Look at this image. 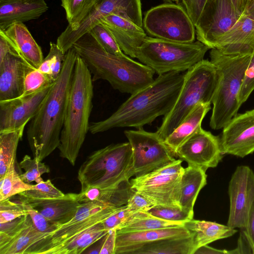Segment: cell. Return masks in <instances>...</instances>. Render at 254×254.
Instances as JSON below:
<instances>
[{
	"label": "cell",
	"mask_w": 254,
	"mask_h": 254,
	"mask_svg": "<svg viewBox=\"0 0 254 254\" xmlns=\"http://www.w3.org/2000/svg\"><path fill=\"white\" fill-rule=\"evenodd\" d=\"M185 74L172 71L158 75L150 85L131 94L108 118L91 123L89 132L96 134L123 127L138 129L151 124L159 116H166L176 102Z\"/></svg>",
	"instance_id": "cell-1"
},
{
	"label": "cell",
	"mask_w": 254,
	"mask_h": 254,
	"mask_svg": "<svg viewBox=\"0 0 254 254\" xmlns=\"http://www.w3.org/2000/svg\"><path fill=\"white\" fill-rule=\"evenodd\" d=\"M77 54L73 46L65 53L61 73L37 112L29 121L27 137L33 158L42 161L60 143L67 100Z\"/></svg>",
	"instance_id": "cell-2"
},
{
	"label": "cell",
	"mask_w": 254,
	"mask_h": 254,
	"mask_svg": "<svg viewBox=\"0 0 254 254\" xmlns=\"http://www.w3.org/2000/svg\"><path fill=\"white\" fill-rule=\"evenodd\" d=\"M72 46L89 69L93 81L105 80L114 89L132 94L154 80L152 69L127 55L118 56L108 53L90 32Z\"/></svg>",
	"instance_id": "cell-3"
},
{
	"label": "cell",
	"mask_w": 254,
	"mask_h": 254,
	"mask_svg": "<svg viewBox=\"0 0 254 254\" xmlns=\"http://www.w3.org/2000/svg\"><path fill=\"white\" fill-rule=\"evenodd\" d=\"M92 75L77 55L66 102L63 127L58 147L60 156L72 166L89 131L93 86Z\"/></svg>",
	"instance_id": "cell-4"
},
{
	"label": "cell",
	"mask_w": 254,
	"mask_h": 254,
	"mask_svg": "<svg viewBox=\"0 0 254 254\" xmlns=\"http://www.w3.org/2000/svg\"><path fill=\"white\" fill-rule=\"evenodd\" d=\"M253 53H225L212 49L210 62L219 74L213 96L210 127L214 130L223 128L238 114L241 105L239 95Z\"/></svg>",
	"instance_id": "cell-5"
},
{
	"label": "cell",
	"mask_w": 254,
	"mask_h": 254,
	"mask_svg": "<svg viewBox=\"0 0 254 254\" xmlns=\"http://www.w3.org/2000/svg\"><path fill=\"white\" fill-rule=\"evenodd\" d=\"M218 81L217 68L208 60H202L185 72L176 102L156 131L164 141L198 103H212Z\"/></svg>",
	"instance_id": "cell-6"
},
{
	"label": "cell",
	"mask_w": 254,
	"mask_h": 254,
	"mask_svg": "<svg viewBox=\"0 0 254 254\" xmlns=\"http://www.w3.org/2000/svg\"><path fill=\"white\" fill-rule=\"evenodd\" d=\"M132 149L129 142L111 144L92 152L80 166L77 179L83 192L91 188L116 187L129 181Z\"/></svg>",
	"instance_id": "cell-7"
},
{
	"label": "cell",
	"mask_w": 254,
	"mask_h": 254,
	"mask_svg": "<svg viewBox=\"0 0 254 254\" xmlns=\"http://www.w3.org/2000/svg\"><path fill=\"white\" fill-rule=\"evenodd\" d=\"M209 49L199 41L185 43L146 36L135 58L159 75L187 71L203 60Z\"/></svg>",
	"instance_id": "cell-8"
},
{
	"label": "cell",
	"mask_w": 254,
	"mask_h": 254,
	"mask_svg": "<svg viewBox=\"0 0 254 254\" xmlns=\"http://www.w3.org/2000/svg\"><path fill=\"white\" fill-rule=\"evenodd\" d=\"M111 14L122 16L142 27L140 0H92L60 35L56 44L66 53L78 39L99 24L102 18Z\"/></svg>",
	"instance_id": "cell-9"
},
{
	"label": "cell",
	"mask_w": 254,
	"mask_h": 254,
	"mask_svg": "<svg viewBox=\"0 0 254 254\" xmlns=\"http://www.w3.org/2000/svg\"><path fill=\"white\" fill-rule=\"evenodd\" d=\"M143 25L154 38L185 43L195 39V26L186 9L178 3L151 8L145 13Z\"/></svg>",
	"instance_id": "cell-10"
},
{
	"label": "cell",
	"mask_w": 254,
	"mask_h": 254,
	"mask_svg": "<svg viewBox=\"0 0 254 254\" xmlns=\"http://www.w3.org/2000/svg\"><path fill=\"white\" fill-rule=\"evenodd\" d=\"M182 161L176 159L146 175L135 177L129 180L131 189L147 196L156 205L179 207L180 185L184 170Z\"/></svg>",
	"instance_id": "cell-11"
},
{
	"label": "cell",
	"mask_w": 254,
	"mask_h": 254,
	"mask_svg": "<svg viewBox=\"0 0 254 254\" xmlns=\"http://www.w3.org/2000/svg\"><path fill=\"white\" fill-rule=\"evenodd\" d=\"M132 149L133 176L146 175L176 160L164 141L157 132L143 129L124 131Z\"/></svg>",
	"instance_id": "cell-12"
},
{
	"label": "cell",
	"mask_w": 254,
	"mask_h": 254,
	"mask_svg": "<svg viewBox=\"0 0 254 254\" xmlns=\"http://www.w3.org/2000/svg\"><path fill=\"white\" fill-rule=\"evenodd\" d=\"M122 206H102L91 202L81 203L70 221L60 226L50 237L36 244L28 254H50L56 248L90 226L103 221Z\"/></svg>",
	"instance_id": "cell-13"
},
{
	"label": "cell",
	"mask_w": 254,
	"mask_h": 254,
	"mask_svg": "<svg viewBox=\"0 0 254 254\" xmlns=\"http://www.w3.org/2000/svg\"><path fill=\"white\" fill-rule=\"evenodd\" d=\"M240 16L232 0H207L195 25L197 41L213 49L216 40L236 23Z\"/></svg>",
	"instance_id": "cell-14"
},
{
	"label": "cell",
	"mask_w": 254,
	"mask_h": 254,
	"mask_svg": "<svg viewBox=\"0 0 254 254\" xmlns=\"http://www.w3.org/2000/svg\"><path fill=\"white\" fill-rule=\"evenodd\" d=\"M230 209L227 225L244 230L254 201V172L248 166H238L229 184Z\"/></svg>",
	"instance_id": "cell-15"
},
{
	"label": "cell",
	"mask_w": 254,
	"mask_h": 254,
	"mask_svg": "<svg viewBox=\"0 0 254 254\" xmlns=\"http://www.w3.org/2000/svg\"><path fill=\"white\" fill-rule=\"evenodd\" d=\"M224 155L220 137L201 127L180 146L176 157L206 171L216 167Z\"/></svg>",
	"instance_id": "cell-16"
},
{
	"label": "cell",
	"mask_w": 254,
	"mask_h": 254,
	"mask_svg": "<svg viewBox=\"0 0 254 254\" xmlns=\"http://www.w3.org/2000/svg\"><path fill=\"white\" fill-rule=\"evenodd\" d=\"M0 226V254H28L34 246L51 235L38 230L28 213Z\"/></svg>",
	"instance_id": "cell-17"
},
{
	"label": "cell",
	"mask_w": 254,
	"mask_h": 254,
	"mask_svg": "<svg viewBox=\"0 0 254 254\" xmlns=\"http://www.w3.org/2000/svg\"><path fill=\"white\" fill-rule=\"evenodd\" d=\"M220 138L224 154L243 158L254 152V109L237 114L223 128Z\"/></svg>",
	"instance_id": "cell-18"
},
{
	"label": "cell",
	"mask_w": 254,
	"mask_h": 254,
	"mask_svg": "<svg viewBox=\"0 0 254 254\" xmlns=\"http://www.w3.org/2000/svg\"><path fill=\"white\" fill-rule=\"evenodd\" d=\"M52 85L32 94L0 101V131L16 129L27 125L37 112Z\"/></svg>",
	"instance_id": "cell-19"
},
{
	"label": "cell",
	"mask_w": 254,
	"mask_h": 254,
	"mask_svg": "<svg viewBox=\"0 0 254 254\" xmlns=\"http://www.w3.org/2000/svg\"><path fill=\"white\" fill-rule=\"evenodd\" d=\"M34 69L15 51L0 60V101L21 96L25 78Z\"/></svg>",
	"instance_id": "cell-20"
},
{
	"label": "cell",
	"mask_w": 254,
	"mask_h": 254,
	"mask_svg": "<svg viewBox=\"0 0 254 254\" xmlns=\"http://www.w3.org/2000/svg\"><path fill=\"white\" fill-rule=\"evenodd\" d=\"M192 234L184 225L136 232L117 231L115 254H132L147 244L164 239L188 237Z\"/></svg>",
	"instance_id": "cell-21"
},
{
	"label": "cell",
	"mask_w": 254,
	"mask_h": 254,
	"mask_svg": "<svg viewBox=\"0 0 254 254\" xmlns=\"http://www.w3.org/2000/svg\"><path fill=\"white\" fill-rule=\"evenodd\" d=\"M99 23L112 34L122 51L130 58H135L138 48L146 37L142 27L122 16L111 14L102 18Z\"/></svg>",
	"instance_id": "cell-22"
},
{
	"label": "cell",
	"mask_w": 254,
	"mask_h": 254,
	"mask_svg": "<svg viewBox=\"0 0 254 254\" xmlns=\"http://www.w3.org/2000/svg\"><path fill=\"white\" fill-rule=\"evenodd\" d=\"M213 49L230 54L253 53L254 20L242 14L236 23L216 40Z\"/></svg>",
	"instance_id": "cell-23"
},
{
	"label": "cell",
	"mask_w": 254,
	"mask_h": 254,
	"mask_svg": "<svg viewBox=\"0 0 254 254\" xmlns=\"http://www.w3.org/2000/svg\"><path fill=\"white\" fill-rule=\"evenodd\" d=\"M48 9L45 0H0V30L37 19Z\"/></svg>",
	"instance_id": "cell-24"
},
{
	"label": "cell",
	"mask_w": 254,
	"mask_h": 254,
	"mask_svg": "<svg viewBox=\"0 0 254 254\" xmlns=\"http://www.w3.org/2000/svg\"><path fill=\"white\" fill-rule=\"evenodd\" d=\"M23 201L29 203L48 220L59 226L70 221L81 204L79 193H68L59 197Z\"/></svg>",
	"instance_id": "cell-25"
},
{
	"label": "cell",
	"mask_w": 254,
	"mask_h": 254,
	"mask_svg": "<svg viewBox=\"0 0 254 254\" xmlns=\"http://www.w3.org/2000/svg\"><path fill=\"white\" fill-rule=\"evenodd\" d=\"M9 43L29 64L38 69L44 58L41 47L23 23H15L0 30Z\"/></svg>",
	"instance_id": "cell-26"
},
{
	"label": "cell",
	"mask_w": 254,
	"mask_h": 254,
	"mask_svg": "<svg viewBox=\"0 0 254 254\" xmlns=\"http://www.w3.org/2000/svg\"><path fill=\"white\" fill-rule=\"evenodd\" d=\"M206 184L205 171L189 165L184 168L180 182L179 206L193 215V207L198 193Z\"/></svg>",
	"instance_id": "cell-27"
},
{
	"label": "cell",
	"mask_w": 254,
	"mask_h": 254,
	"mask_svg": "<svg viewBox=\"0 0 254 254\" xmlns=\"http://www.w3.org/2000/svg\"><path fill=\"white\" fill-rule=\"evenodd\" d=\"M210 103H198L182 123L164 140L174 157L180 146L201 127L204 117L211 109Z\"/></svg>",
	"instance_id": "cell-28"
},
{
	"label": "cell",
	"mask_w": 254,
	"mask_h": 254,
	"mask_svg": "<svg viewBox=\"0 0 254 254\" xmlns=\"http://www.w3.org/2000/svg\"><path fill=\"white\" fill-rule=\"evenodd\" d=\"M131 191L129 181L116 187L91 188L79 193L80 203L93 202L102 206L121 207L126 205Z\"/></svg>",
	"instance_id": "cell-29"
},
{
	"label": "cell",
	"mask_w": 254,
	"mask_h": 254,
	"mask_svg": "<svg viewBox=\"0 0 254 254\" xmlns=\"http://www.w3.org/2000/svg\"><path fill=\"white\" fill-rule=\"evenodd\" d=\"M184 226L190 232L193 233V241L196 250L217 240L230 237L237 232L236 229L232 228L227 225L193 219L185 222Z\"/></svg>",
	"instance_id": "cell-30"
},
{
	"label": "cell",
	"mask_w": 254,
	"mask_h": 254,
	"mask_svg": "<svg viewBox=\"0 0 254 254\" xmlns=\"http://www.w3.org/2000/svg\"><path fill=\"white\" fill-rule=\"evenodd\" d=\"M192 233L188 237L164 239L147 244L132 254H194L196 250Z\"/></svg>",
	"instance_id": "cell-31"
},
{
	"label": "cell",
	"mask_w": 254,
	"mask_h": 254,
	"mask_svg": "<svg viewBox=\"0 0 254 254\" xmlns=\"http://www.w3.org/2000/svg\"><path fill=\"white\" fill-rule=\"evenodd\" d=\"M103 222V221H102ZM99 222L81 231L67 242L58 246L50 254H79L88 247L101 240L108 233L103 222Z\"/></svg>",
	"instance_id": "cell-32"
},
{
	"label": "cell",
	"mask_w": 254,
	"mask_h": 254,
	"mask_svg": "<svg viewBox=\"0 0 254 254\" xmlns=\"http://www.w3.org/2000/svg\"><path fill=\"white\" fill-rule=\"evenodd\" d=\"M184 225V223L168 221L154 216L148 212L131 214L117 229L119 232H136L163 229Z\"/></svg>",
	"instance_id": "cell-33"
},
{
	"label": "cell",
	"mask_w": 254,
	"mask_h": 254,
	"mask_svg": "<svg viewBox=\"0 0 254 254\" xmlns=\"http://www.w3.org/2000/svg\"><path fill=\"white\" fill-rule=\"evenodd\" d=\"M11 130L0 131V179L5 175L10 161L16 158V152L25 127Z\"/></svg>",
	"instance_id": "cell-34"
},
{
	"label": "cell",
	"mask_w": 254,
	"mask_h": 254,
	"mask_svg": "<svg viewBox=\"0 0 254 254\" xmlns=\"http://www.w3.org/2000/svg\"><path fill=\"white\" fill-rule=\"evenodd\" d=\"M16 158L11 161L4 176L0 179V201L31 190L34 185L25 183L15 169Z\"/></svg>",
	"instance_id": "cell-35"
},
{
	"label": "cell",
	"mask_w": 254,
	"mask_h": 254,
	"mask_svg": "<svg viewBox=\"0 0 254 254\" xmlns=\"http://www.w3.org/2000/svg\"><path fill=\"white\" fill-rule=\"evenodd\" d=\"M65 53L57 44L51 42L49 53L43 59L38 69L55 82L62 70Z\"/></svg>",
	"instance_id": "cell-36"
},
{
	"label": "cell",
	"mask_w": 254,
	"mask_h": 254,
	"mask_svg": "<svg viewBox=\"0 0 254 254\" xmlns=\"http://www.w3.org/2000/svg\"><path fill=\"white\" fill-rule=\"evenodd\" d=\"M64 194L53 184L50 180H48L34 185L32 189L18 195L19 196L18 199L30 201L59 197Z\"/></svg>",
	"instance_id": "cell-37"
},
{
	"label": "cell",
	"mask_w": 254,
	"mask_h": 254,
	"mask_svg": "<svg viewBox=\"0 0 254 254\" xmlns=\"http://www.w3.org/2000/svg\"><path fill=\"white\" fill-rule=\"evenodd\" d=\"M19 165L25 171L24 173L20 175V177L25 183L28 184L32 182L37 184L43 181L41 175L50 172L49 167L44 163L34 158H32L28 155L23 158Z\"/></svg>",
	"instance_id": "cell-38"
},
{
	"label": "cell",
	"mask_w": 254,
	"mask_h": 254,
	"mask_svg": "<svg viewBox=\"0 0 254 254\" xmlns=\"http://www.w3.org/2000/svg\"><path fill=\"white\" fill-rule=\"evenodd\" d=\"M89 32L108 53L118 56L126 55L111 32L102 24L96 25Z\"/></svg>",
	"instance_id": "cell-39"
},
{
	"label": "cell",
	"mask_w": 254,
	"mask_h": 254,
	"mask_svg": "<svg viewBox=\"0 0 254 254\" xmlns=\"http://www.w3.org/2000/svg\"><path fill=\"white\" fill-rule=\"evenodd\" d=\"M152 215L171 221L184 223L193 218L192 215L177 206L156 205L148 211Z\"/></svg>",
	"instance_id": "cell-40"
},
{
	"label": "cell",
	"mask_w": 254,
	"mask_h": 254,
	"mask_svg": "<svg viewBox=\"0 0 254 254\" xmlns=\"http://www.w3.org/2000/svg\"><path fill=\"white\" fill-rule=\"evenodd\" d=\"M55 82L38 69H34L30 71L25 78L22 96L37 92L48 86H52Z\"/></svg>",
	"instance_id": "cell-41"
},
{
	"label": "cell",
	"mask_w": 254,
	"mask_h": 254,
	"mask_svg": "<svg viewBox=\"0 0 254 254\" xmlns=\"http://www.w3.org/2000/svg\"><path fill=\"white\" fill-rule=\"evenodd\" d=\"M9 199L0 201V223L13 221L27 214L20 201L14 202Z\"/></svg>",
	"instance_id": "cell-42"
},
{
	"label": "cell",
	"mask_w": 254,
	"mask_h": 254,
	"mask_svg": "<svg viewBox=\"0 0 254 254\" xmlns=\"http://www.w3.org/2000/svg\"><path fill=\"white\" fill-rule=\"evenodd\" d=\"M27 213L30 215L35 227L39 231L52 234L59 226L45 217L41 213L33 208L29 203L18 199Z\"/></svg>",
	"instance_id": "cell-43"
},
{
	"label": "cell",
	"mask_w": 254,
	"mask_h": 254,
	"mask_svg": "<svg viewBox=\"0 0 254 254\" xmlns=\"http://www.w3.org/2000/svg\"><path fill=\"white\" fill-rule=\"evenodd\" d=\"M126 206L129 211L133 212H146L156 206V205L147 196L131 190Z\"/></svg>",
	"instance_id": "cell-44"
},
{
	"label": "cell",
	"mask_w": 254,
	"mask_h": 254,
	"mask_svg": "<svg viewBox=\"0 0 254 254\" xmlns=\"http://www.w3.org/2000/svg\"><path fill=\"white\" fill-rule=\"evenodd\" d=\"M254 90V51L246 70L244 80L239 95V102L242 105Z\"/></svg>",
	"instance_id": "cell-45"
},
{
	"label": "cell",
	"mask_w": 254,
	"mask_h": 254,
	"mask_svg": "<svg viewBox=\"0 0 254 254\" xmlns=\"http://www.w3.org/2000/svg\"><path fill=\"white\" fill-rule=\"evenodd\" d=\"M92 0H61L68 24L73 22L90 4Z\"/></svg>",
	"instance_id": "cell-46"
},
{
	"label": "cell",
	"mask_w": 254,
	"mask_h": 254,
	"mask_svg": "<svg viewBox=\"0 0 254 254\" xmlns=\"http://www.w3.org/2000/svg\"><path fill=\"white\" fill-rule=\"evenodd\" d=\"M133 213L127 206H123L118 211L109 216L102 222L105 229L108 232L117 230Z\"/></svg>",
	"instance_id": "cell-47"
},
{
	"label": "cell",
	"mask_w": 254,
	"mask_h": 254,
	"mask_svg": "<svg viewBox=\"0 0 254 254\" xmlns=\"http://www.w3.org/2000/svg\"><path fill=\"white\" fill-rule=\"evenodd\" d=\"M248 241L252 251H254V201L250 209L247 227L241 230Z\"/></svg>",
	"instance_id": "cell-48"
},
{
	"label": "cell",
	"mask_w": 254,
	"mask_h": 254,
	"mask_svg": "<svg viewBox=\"0 0 254 254\" xmlns=\"http://www.w3.org/2000/svg\"><path fill=\"white\" fill-rule=\"evenodd\" d=\"M117 230L109 231L105 236L99 254H115Z\"/></svg>",
	"instance_id": "cell-49"
},
{
	"label": "cell",
	"mask_w": 254,
	"mask_h": 254,
	"mask_svg": "<svg viewBox=\"0 0 254 254\" xmlns=\"http://www.w3.org/2000/svg\"><path fill=\"white\" fill-rule=\"evenodd\" d=\"M207 0H192L189 16L194 26L196 23L203 8Z\"/></svg>",
	"instance_id": "cell-50"
},
{
	"label": "cell",
	"mask_w": 254,
	"mask_h": 254,
	"mask_svg": "<svg viewBox=\"0 0 254 254\" xmlns=\"http://www.w3.org/2000/svg\"><path fill=\"white\" fill-rule=\"evenodd\" d=\"M194 254H229V253L228 250L216 249L207 245L198 248Z\"/></svg>",
	"instance_id": "cell-51"
},
{
	"label": "cell",
	"mask_w": 254,
	"mask_h": 254,
	"mask_svg": "<svg viewBox=\"0 0 254 254\" xmlns=\"http://www.w3.org/2000/svg\"><path fill=\"white\" fill-rule=\"evenodd\" d=\"M233 6L236 12L242 15L245 11L248 0H232Z\"/></svg>",
	"instance_id": "cell-52"
},
{
	"label": "cell",
	"mask_w": 254,
	"mask_h": 254,
	"mask_svg": "<svg viewBox=\"0 0 254 254\" xmlns=\"http://www.w3.org/2000/svg\"><path fill=\"white\" fill-rule=\"evenodd\" d=\"M245 14L254 20V0H248L244 12Z\"/></svg>",
	"instance_id": "cell-53"
},
{
	"label": "cell",
	"mask_w": 254,
	"mask_h": 254,
	"mask_svg": "<svg viewBox=\"0 0 254 254\" xmlns=\"http://www.w3.org/2000/svg\"><path fill=\"white\" fill-rule=\"evenodd\" d=\"M182 2L185 6V8L186 10H187L188 14L189 13L190 11V6H191V3L192 0H182Z\"/></svg>",
	"instance_id": "cell-54"
},
{
	"label": "cell",
	"mask_w": 254,
	"mask_h": 254,
	"mask_svg": "<svg viewBox=\"0 0 254 254\" xmlns=\"http://www.w3.org/2000/svg\"><path fill=\"white\" fill-rule=\"evenodd\" d=\"M166 0L169 1H174V2H176L177 3H179V0Z\"/></svg>",
	"instance_id": "cell-55"
},
{
	"label": "cell",
	"mask_w": 254,
	"mask_h": 254,
	"mask_svg": "<svg viewBox=\"0 0 254 254\" xmlns=\"http://www.w3.org/2000/svg\"><path fill=\"white\" fill-rule=\"evenodd\" d=\"M253 254H254V252H253Z\"/></svg>",
	"instance_id": "cell-56"
}]
</instances>
